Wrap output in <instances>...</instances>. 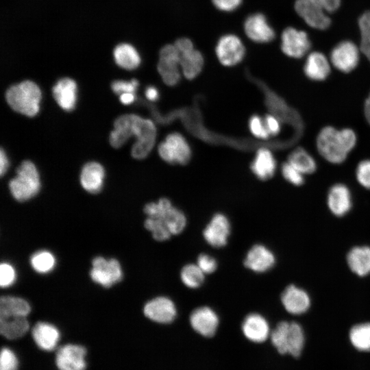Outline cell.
Masks as SVG:
<instances>
[{"label": "cell", "mask_w": 370, "mask_h": 370, "mask_svg": "<svg viewBox=\"0 0 370 370\" xmlns=\"http://www.w3.org/2000/svg\"><path fill=\"white\" fill-rule=\"evenodd\" d=\"M197 264L205 274L213 273L217 267L215 258L206 254H201L198 256Z\"/></svg>", "instance_id": "cell-44"}, {"label": "cell", "mask_w": 370, "mask_h": 370, "mask_svg": "<svg viewBox=\"0 0 370 370\" xmlns=\"http://www.w3.org/2000/svg\"><path fill=\"white\" fill-rule=\"evenodd\" d=\"M139 82L137 79H133L130 81L115 80L111 84V88L117 95L125 92L136 93Z\"/></svg>", "instance_id": "cell-41"}, {"label": "cell", "mask_w": 370, "mask_h": 370, "mask_svg": "<svg viewBox=\"0 0 370 370\" xmlns=\"http://www.w3.org/2000/svg\"><path fill=\"white\" fill-rule=\"evenodd\" d=\"M159 156L171 164H186L192 156V150L186 138L180 133L169 134L158 147Z\"/></svg>", "instance_id": "cell-7"}, {"label": "cell", "mask_w": 370, "mask_h": 370, "mask_svg": "<svg viewBox=\"0 0 370 370\" xmlns=\"http://www.w3.org/2000/svg\"><path fill=\"white\" fill-rule=\"evenodd\" d=\"M189 321L193 330L206 338L212 337L219 325L217 314L208 306L195 309L190 315Z\"/></svg>", "instance_id": "cell-15"}, {"label": "cell", "mask_w": 370, "mask_h": 370, "mask_svg": "<svg viewBox=\"0 0 370 370\" xmlns=\"http://www.w3.org/2000/svg\"><path fill=\"white\" fill-rule=\"evenodd\" d=\"M267 130L270 136H275L280 132V120L274 114H267L264 118Z\"/></svg>", "instance_id": "cell-45"}, {"label": "cell", "mask_w": 370, "mask_h": 370, "mask_svg": "<svg viewBox=\"0 0 370 370\" xmlns=\"http://www.w3.org/2000/svg\"><path fill=\"white\" fill-rule=\"evenodd\" d=\"M143 210L147 216L145 227L156 241H166L172 235L180 234L186 225L184 212L173 206L167 198L162 197L156 202L148 203Z\"/></svg>", "instance_id": "cell-2"}, {"label": "cell", "mask_w": 370, "mask_h": 370, "mask_svg": "<svg viewBox=\"0 0 370 370\" xmlns=\"http://www.w3.org/2000/svg\"><path fill=\"white\" fill-rule=\"evenodd\" d=\"M249 129L251 134L259 139L266 140L270 136L264 119L259 115H253L249 120Z\"/></svg>", "instance_id": "cell-38"}, {"label": "cell", "mask_w": 370, "mask_h": 370, "mask_svg": "<svg viewBox=\"0 0 370 370\" xmlns=\"http://www.w3.org/2000/svg\"><path fill=\"white\" fill-rule=\"evenodd\" d=\"M116 64L122 69L134 70L140 64L141 58L136 49L129 43H120L113 50Z\"/></svg>", "instance_id": "cell-29"}, {"label": "cell", "mask_w": 370, "mask_h": 370, "mask_svg": "<svg viewBox=\"0 0 370 370\" xmlns=\"http://www.w3.org/2000/svg\"><path fill=\"white\" fill-rule=\"evenodd\" d=\"M120 101L125 105L131 104L136 99V93L125 92L120 95Z\"/></svg>", "instance_id": "cell-51"}, {"label": "cell", "mask_w": 370, "mask_h": 370, "mask_svg": "<svg viewBox=\"0 0 370 370\" xmlns=\"http://www.w3.org/2000/svg\"><path fill=\"white\" fill-rule=\"evenodd\" d=\"M359 58V49L349 40L339 42L330 53V61L333 66L344 73L353 71L358 64Z\"/></svg>", "instance_id": "cell-13"}, {"label": "cell", "mask_w": 370, "mask_h": 370, "mask_svg": "<svg viewBox=\"0 0 370 370\" xmlns=\"http://www.w3.org/2000/svg\"><path fill=\"white\" fill-rule=\"evenodd\" d=\"M204 62L202 54L195 49L181 54L180 65L182 75L188 79H195L201 73Z\"/></svg>", "instance_id": "cell-31"}, {"label": "cell", "mask_w": 370, "mask_h": 370, "mask_svg": "<svg viewBox=\"0 0 370 370\" xmlns=\"http://www.w3.org/2000/svg\"><path fill=\"white\" fill-rule=\"evenodd\" d=\"M180 55L194 49L192 41L186 38H179L174 44Z\"/></svg>", "instance_id": "cell-48"}, {"label": "cell", "mask_w": 370, "mask_h": 370, "mask_svg": "<svg viewBox=\"0 0 370 370\" xmlns=\"http://www.w3.org/2000/svg\"><path fill=\"white\" fill-rule=\"evenodd\" d=\"M327 12L336 11L341 5V0H308Z\"/></svg>", "instance_id": "cell-47"}, {"label": "cell", "mask_w": 370, "mask_h": 370, "mask_svg": "<svg viewBox=\"0 0 370 370\" xmlns=\"http://www.w3.org/2000/svg\"><path fill=\"white\" fill-rule=\"evenodd\" d=\"M230 230L227 217L222 213H217L204 228L203 236L210 246L219 248L226 245Z\"/></svg>", "instance_id": "cell-16"}, {"label": "cell", "mask_w": 370, "mask_h": 370, "mask_svg": "<svg viewBox=\"0 0 370 370\" xmlns=\"http://www.w3.org/2000/svg\"><path fill=\"white\" fill-rule=\"evenodd\" d=\"M213 4L219 10L224 12H232L240 6L242 0H212Z\"/></svg>", "instance_id": "cell-46"}, {"label": "cell", "mask_w": 370, "mask_h": 370, "mask_svg": "<svg viewBox=\"0 0 370 370\" xmlns=\"http://www.w3.org/2000/svg\"><path fill=\"white\" fill-rule=\"evenodd\" d=\"M356 143V134L349 128L338 130L332 126H326L320 131L317 138L319 153L334 164L343 162Z\"/></svg>", "instance_id": "cell-3"}, {"label": "cell", "mask_w": 370, "mask_h": 370, "mask_svg": "<svg viewBox=\"0 0 370 370\" xmlns=\"http://www.w3.org/2000/svg\"><path fill=\"white\" fill-rule=\"evenodd\" d=\"M145 95L146 98L151 101H155L159 98V91L153 86H149L146 88Z\"/></svg>", "instance_id": "cell-50"}, {"label": "cell", "mask_w": 370, "mask_h": 370, "mask_svg": "<svg viewBox=\"0 0 370 370\" xmlns=\"http://www.w3.org/2000/svg\"><path fill=\"white\" fill-rule=\"evenodd\" d=\"M42 97L39 86L34 82L25 80L11 86L5 92L10 108L18 113L34 116L39 112Z\"/></svg>", "instance_id": "cell-5"}, {"label": "cell", "mask_w": 370, "mask_h": 370, "mask_svg": "<svg viewBox=\"0 0 370 370\" xmlns=\"http://www.w3.org/2000/svg\"><path fill=\"white\" fill-rule=\"evenodd\" d=\"M288 162L303 174L312 173L317 168L314 158L301 147L291 153Z\"/></svg>", "instance_id": "cell-34"}, {"label": "cell", "mask_w": 370, "mask_h": 370, "mask_svg": "<svg viewBox=\"0 0 370 370\" xmlns=\"http://www.w3.org/2000/svg\"><path fill=\"white\" fill-rule=\"evenodd\" d=\"M16 280V272L13 267L6 262L0 266V285L2 288L11 286Z\"/></svg>", "instance_id": "cell-43"}, {"label": "cell", "mask_w": 370, "mask_h": 370, "mask_svg": "<svg viewBox=\"0 0 370 370\" xmlns=\"http://www.w3.org/2000/svg\"><path fill=\"white\" fill-rule=\"evenodd\" d=\"M281 171L284 179L295 186H300L304 182V174L288 162L282 165Z\"/></svg>", "instance_id": "cell-40"}, {"label": "cell", "mask_w": 370, "mask_h": 370, "mask_svg": "<svg viewBox=\"0 0 370 370\" xmlns=\"http://www.w3.org/2000/svg\"><path fill=\"white\" fill-rule=\"evenodd\" d=\"M215 52L221 64L233 66L243 60L245 49L238 37L234 34H226L219 40Z\"/></svg>", "instance_id": "cell-10"}, {"label": "cell", "mask_w": 370, "mask_h": 370, "mask_svg": "<svg viewBox=\"0 0 370 370\" xmlns=\"http://www.w3.org/2000/svg\"><path fill=\"white\" fill-rule=\"evenodd\" d=\"M31 311L29 303L13 296H2L0 299V319L27 317Z\"/></svg>", "instance_id": "cell-30"}, {"label": "cell", "mask_w": 370, "mask_h": 370, "mask_svg": "<svg viewBox=\"0 0 370 370\" xmlns=\"http://www.w3.org/2000/svg\"><path fill=\"white\" fill-rule=\"evenodd\" d=\"M32 335L37 346L45 351L54 349L60 337V332L55 325L43 321L34 325Z\"/></svg>", "instance_id": "cell-23"}, {"label": "cell", "mask_w": 370, "mask_h": 370, "mask_svg": "<svg viewBox=\"0 0 370 370\" xmlns=\"http://www.w3.org/2000/svg\"><path fill=\"white\" fill-rule=\"evenodd\" d=\"M92 265L90 272L91 279L103 287H110L122 279L121 267L116 259L106 260L98 256L93 259Z\"/></svg>", "instance_id": "cell-9"}, {"label": "cell", "mask_w": 370, "mask_h": 370, "mask_svg": "<svg viewBox=\"0 0 370 370\" xmlns=\"http://www.w3.org/2000/svg\"><path fill=\"white\" fill-rule=\"evenodd\" d=\"M269 338L278 354H288L294 358L301 356L305 344V336L298 323L280 321L271 332Z\"/></svg>", "instance_id": "cell-4"}, {"label": "cell", "mask_w": 370, "mask_h": 370, "mask_svg": "<svg viewBox=\"0 0 370 370\" xmlns=\"http://www.w3.org/2000/svg\"><path fill=\"white\" fill-rule=\"evenodd\" d=\"M29 324L26 317L0 319V332L8 339L22 337L29 330Z\"/></svg>", "instance_id": "cell-32"}, {"label": "cell", "mask_w": 370, "mask_h": 370, "mask_svg": "<svg viewBox=\"0 0 370 370\" xmlns=\"http://www.w3.org/2000/svg\"><path fill=\"white\" fill-rule=\"evenodd\" d=\"M9 167V160L6 152L3 150V148L1 149L0 151V174L3 176Z\"/></svg>", "instance_id": "cell-49"}, {"label": "cell", "mask_w": 370, "mask_h": 370, "mask_svg": "<svg viewBox=\"0 0 370 370\" xmlns=\"http://www.w3.org/2000/svg\"><path fill=\"white\" fill-rule=\"evenodd\" d=\"M276 161L273 153L265 147L258 149L251 164V170L259 180H267L276 170Z\"/></svg>", "instance_id": "cell-24"}, {"label": "cell", "mask_w": 370, "mask_h": 370, "mask_svg": "<svg viewBox=\"0 0 370 370\" xmlns=\"http://www.w3.org/2000/svg\"><path fill=\"white\" fill-rule=\"evenodd\" d=\"M143 312L146 317L153 322L168 324L176 318L177 308L170 298L160 296L147 302Z\"/></svg>", "instance_id": "cell-14"}, {"label": "cell", "mask_w": 370, "mask_h": 370, "mask_svg": "<svg viewBox=\"0 0 370 370\" xmlns=\"http://www.w3.org/2000/svg\"><path fill=\"white\" fill-rule=\"evenodd\" d=\"M180 58L175 45H166L160 51L158 71L163 82L169 86H174L180 81Z\"/></svg>", "instance_id": "cell-8"}, {"label": "cell", "mask_w": 370, "mask_h": 370, "mask_svg": "<svg viewBox=\"0 0 370 370\" xmlns=\"http://www.w3.org/2000/svg\"><path fill=\"white\" fill-rule=\"evenodd\" d=\"M328 206L336 216L341 217L347 214L352 207V197L348 188L342 184L331 187L328 195Z\"/></svg>", "instance_id": "cell-25"}, {"label": "cell", "mask_w": 370, "mask_h": 370, "mask_svg": "<svg viewBox=\"0 0 370 370\" xmlns=\"http://www.w3.org/2000/svg\"><path fill=\"white\" fill-rule=\"evenodd\" d=\"M18 360L16 354L9 347L1 349L0 356V370H18Z\"/></svg>", "instance_id": "cell-39"}, {"label": "cell", "mask_w": 370, "mask_h": 370, "mask_svg": "<svg viewBox=\"0 0 370 370\" xmlns=\"http://www.w3.org/2000/svg\"><path fill=\"white\" fill-rule=\"evenodd\" d=\"M86 349L77 344L68 343L56 353V365L59 370H85Z\"/></svg>", "instance_id": "cell-11"}, {"label": "cell", "mask_w": 370, "mask_h": 370, "mask_svg": "<svg viewBox=\"0 0 370 370\" xmlns=\"http://www.w3.org/2000/svg\"><path fill=\"white\" fill-rule=\"evenodd\" d=\"M356 178L363 187L370 189V160H362L358 164Z\"/></svg>", "instance_id": "cell-42"}, {"label": "cell", "mask_w": 370, "mask_h": 370, "mask_svg": "<svg viewBox=\"0 0 370 370\" xmlns=\"http://www.w3.org/2000/svg\"><path fill=\"white\" fill-rule=\"evenodd\" d=\"M244 29L248 38L256 42H269L275 38L273 29L262 14L256 13L248 16Z\"/></svg>", "instance_id": "cell-19"}, {"label": "cell", "mask_w": 370, "mask_h": 370, "mask_svg": "<svg viewBox=\"0 0 370 370\" xmlns=\"http://www.w3.org/2000/svg\"><path fill=\"white\" fill-rule=\"evenodd\" d=\"M204 275L197 264H188L182 269L180 278L186 286L196 288L203 284Z\"/></svg>", "instance_id": "cell-35"}, {"label": "cell", "mask_w": 370, "mask_h": 370, "mask_svg": "<svg viewBox=\"0 0 370 370\" xmlns=\"http://www.w3.org/2000/svg\"><path fill=\"white\" fill-rule=\"evenodd\" d=\"M295 9L306 24L312 28L323 30L330 25L331 20L326 12L308 0H297Z\"/></svg>", "instance_id": "cell-18"}, {"label": "cell", "mask_w": 370, "mask_h": 370, "mask_svg": "<svg viewBox=\"0 0 370 370\" xmlns=\"http://www.w3.org/2000/svg\"><path fill=\"white\" fill-rule=\"evenodd\" d=\"M347 262L350 270L359 276L370 273V247L357 246L347 255Z\"/></svg>", "instance_id": "cell-28"}, {"label": "cell", "mask_w": 370, "mask_h": 370, "mask_svg": "<svg viewBox=\"0 0 370 370\" xmlns=\"http://www.w3.org/2000/svg\"><path fill=\"white\" fill-rule=\"evenodd\" d=\"M349 339L356 350L370 352V323H362L352 327Z\"/></svg>", "instance_id": "cell-33"}, {"label": "cell", "mask_w": 370, "mask_h": 370, "mask_svg": "<svg viewBox=\"0 0 370 370\" xmlns=\"http://www.w3.org/2000/svg\"><path fill=\"white\" fill-rule=\"evenodd\" d=\"M281 301L285 310L293 314L306 312L310 306L308 294L303 289L290 284L281 295Z\"/></svg>", "instance_id": "cell-21"}, {"label": "cell", "mask_w": 370, "mask_h": 370, "mask_svg": "<svg viewBox=\"0 0 370 370\" xmlns=\"http://www.w3.org/2000/svg\"><path fill=\"white\" fill-rule=\"evenodd\" d=\"M77 87L76 82L69 78L59 79L52 88L53 96L59 106L65 111L73 110L76 105Z\"/></svg>", "instance_id": "cell-22"}, {"label": "cell", "mask_w": 370, "mask_h": 370, "mask_svg": "<svg viewBox=\"0 0 370 370\" xmlns=\"http://www.w3.org/2000/svg\"><path fill=\"white\" fill-rule=\"evenodd\" d=\"M304 71L306 75L310 79L322 81L329 75L330 65L323 53L315 51L308 56Z\"/></svg>", "instance_id": "cell-27"}, {"label": "cell", "mask_w": 370, "mask_h": 370, "mask_svg": "<svg viewBox=\"0 0 370 370\" xmlns=\"http://www.w3.org/2000/svg\"><path fill=\"white\" fill-rule=\"evenodd\" d=\"M32 268L38 273H47L51 271L56 264L53 255L47 251H39L31 257Z\"/></svg>", "instance_id": "cell-36"}, {"label": "cell", "mask_w": 370, "mask_h": 370, "mask_svg": "<svg viewBox=\"0 0 370 370\" xmlns=\"http://www.w3.org/2000/svg\"><path fill=\"white\" fill-rule=\"evenodd\" d=\"M364 111L365 117L369 123L370 124V94L369 95L368 97L365 101Z\"/></svg>", "instance_id": "cell-52"}, {"label": "cell", "mask_w": 370, "mask_h": 370, "mask_svg": "<svg viewBox=\"0 0 370 370\" xmlns=\"http://www.w3.org/2000/svg\"><path fill=\"white\" fill-rule=\"evenodd\" d=\"M275 262L273 252L264 245L256 244L248 251L243 263L246 268L256 273H264L271 269Z\"/></svg>", "instance_id": "cell-20"}, {"label": "cell", "mask_w": 370, "mask_h": 370, "mask_svg": "<svg viewBox=\"0 0 370 370\" xmlns=\"http://www.w3.org/2000/svg\"><path fill=\"white\" fill-rule=\"evenodd\" d=\"M358 26L361 34L360 51L370 62V11L360 16Z\"/></svg>", "instance_id": "cell-37"}, {"label": "cell", "mask_w": 370, "mask_h": 370, "mask_svg": "<svg viewBox=\"0 0 370 370\" xmlns=\"http://www.w3.org/2000/svg\"><path fill=\"white\" fill-rule=\"evenodd\" d=\"M156 133L152 121L137 114H123L114 121L109 140L112 147L119 148L134 136L136 141L132 147L131 153L134 158L141 160L145 158L153 148Z\"/></svg>", "instance_id": "cell-1"}, {"label": "cell", "mask_w": 370, "mask_h": 370, "mask_svg": "<svg viewBox=\"0 0 370 370\" xmlns=\"http://www.w3.org/2000/svg\"><path fill=\"white\" fill-rule=\"evenodd\" d=\"M16 176L10 180L9 188L13 197L18 201H25L38 194L40 188L38 171L35 164L24 160L16 169Z\"/></svg>", "instance_id": "cell-6"}, {"label": "cell", "mask_w": 370, "mask_h": 370, "mask_svg": "<svg viewBox=\"0 0 370 370\" xmlns=\"http://www.w3.org/2000/svg\"><path fill=\"white\" fill-rule=\"evenodd\" d=\"M241 330L244 336L254 343L265 342L271 334L267 320L258 313H250L243 319Z\"/></svg>", "instance_id": "cell-17"}, {"label": "cell", "mask_w": 370, "mask_h": 370, "mask_svg": "<svg viewBox=\"0 0 370 370\" xmlns=\"http://www.w3.org/2000/svg\"><path fill=\"white\" fill-rule=\"evenodd\" d=\"M105 171L102 165L90 162L84 165L80 173L82 186L91 193H99L103 184Z\"/></svg>", "instance_id": "cell-26"}, {"label": "cell", "mask_w": 370, "mask_h": 370, "mask_svg": "<svg viewBox=\"0 0 370 370\" xmlns=\"http://www.w3.org/2000/svg\"><path fill=\"white\" fill-rule=\"evenodd\" d=\"M283 53L293 58L304 56L310 48L308 34L302 30L289 27L285 29L281 37Z\"/></svg>", "instance_id": "cell-12"}]
</instances>
